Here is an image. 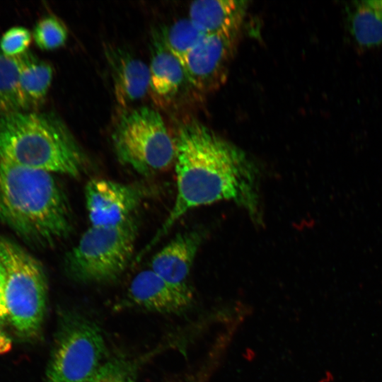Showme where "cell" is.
Listing matches in <instances>:
<instances>
[{
    "label": "cell",
    "mask_w": 382,
    "mask_h": 382,
    "mask_svg": "<svg viewBox=\"0 0 382 382\" xmlns=\"http://www.w3.org/2000/svg\"><path fill=\"white\" fill-rule=\"evenodd\" d=\"M175 141V202L139 257L149 252L183 215L198 207L232 202L253 221H262L259 172L243 150L196 121L182 126Z\"/></svg>",
    "instance_id": "cell-1"
},
{
    "label": "cell",
    "mask_w": 382,
    "mask_h": 382,
    "mask_svg": "<svg viewBox=\"0 0 382 382\" xmlns=\"http://www.w3.org/2000/svg\"><path fill=\"white\" fill-rule=\"evenodd\" d=\"M0 221L40 248L66 238L73 227L69 200L53 173L1 159Z\"/></svg>",
    "instance_id": "cell-2"
},
{
    "label": "cell",
    "mask_w": 382,
    "mask_h": 382,
    "mask_svg": "<svg viewBox=\"0 0 382 382\" xmlns=\"http://www.w3.org/2000/svg\"><path fill=\"white\" fill-rule=\"evenodd\" d=\"M0 159L17 166L79 177L84 154L65 124L52 113L0 114Z\"/></svg>",
    "instance_id": "cell-3"
},
{
    "label": "cell",
    "mask_w": 382,
    "mask_h": 382,
    "mask_svg": "<svg viewBox=\"0 0 382 382\" xmlns=\"http://www.w3.org/2000/svg\"><path fill=\"white\" fill-rule=\"evenodd\" d=\"M0 262L5 273L8 322L20 337L35 338L46 310L47 284L43 267L30 253L6 238H0Z\"/></svg>",
    "instance_id": "cell-4"
},
{
    "label": "cell",
    "mask_w": 382,
    "mask_h": 382,
    "mask_svg": "<svg viewBox=\"0 0 382 382\" xmlns=\"http://www.w3.org/2000/svg\"><path fill=\"white\" fill-rule=\"evenodd\" d=\"M137 234L133 217L114 226H90L66 255V272L74 280L83 283L116 280L131 260Z\"/></svg>",
    "instance_id": "cell-5"
},
{
    "label": "cell",
    "mask_w": 382,
    "mask_h": 382,
    "mask_svg": "<svg viewBox=\"0 0 382 382\" xmlns=\"http://www.w3.org/2000/svg\"><path fill=\"white\" fill-rule=\"evenodd\" d=\"M112 138L120 162L141 175L161 173L175 163V138L154 109L141 107L124 113Z\"/></svg>",
    "instance_id": "cell-6"
},
{
    "label": "cell",
    "mask_w": 382,
    "mask_h": 382,
    "mask_svg": "<svg viewBox=\"0 0 382 382\" xmlns=\"http://www.w3.org/2000/svg\"><path fill=\"white\" fill-rule=\"evenodd\" d=\"M105 342L93 321L76 313L62 316L45 382H86L101 366Z\"/></svg>",
    "instance_id": "cell-7"
},
{
    "label": "cell",
    "mask_w": 382,
    "mask_h": 382,
    "mask_svg": "<svg viewBox=\"0 0 382 382\" xmlns=\"http://www.w3.org/2000/svg\"><path fill=\"white\" fill-rule=\"evenodd\" d=\"M236 37L237 34L205 35L182 63L189 84L205 93L224 85Z\"/></svg>",
    "instance_id": "cell-8"
},
{
    "label": "cell",
    "mask_w": 382,
    "mask_h": 382,
    "mask_svg": "<svg viewBox=\"0 0 382 382\" xmlns=\"http://www.w3.org/2000/svg\"><path fill=\"white\" fill-rule=\"evenodd\" d=\"M139 185L95 178L85 187V200L91 226L121 224L131 218L144 198Z\"/></svg>",
    "instance_id": "cell-9"
},
{
    "label": "cell",
    "mask_w": 382,
    "mask_h": 382,
    "mask_svg": "<svg viewBox=\"0 0 382 382\" xmlns=\"http://www.w3.org/2000/svg\"><path fill=\"white\" fill-rule=\"evenodd\" d=\"M202 239L197 230L176 235L153 257L150 269L174 286L191 291L188 279Z\"/></svg>",
    "instance_id": "cell-10"
},
{
    "label": "cell",
    "mask_w": 382,
    "mask_h": 382,
    "mask_svg": "<svg viewBox=\"0 0 382 382\" xmlns=\"http://www.w3.org/2000/svg\"><path fill=\"white\" fill-rule=\"evenodd\" d=\"M129 294L137 305L161 313L183 311L192 300L191 291L174 286L151 269L142 270L134 277Z\"/></svg>",
    "instance_id": "cell-11"
},
{
    "label": "cell",
    "mask_w": 382,
    "mask_h": 382,
    "mask_svg": "<svg viewBox=\"0 0 382 382\" xmlns=\"http://www.w3.org/2000/svg\"><path fill=\"white\" fill-rule=\"evenodd\" d=\"M106 51L118 103L125 107L144 97L150 86L149 67L122 49Z\"/></svg>",
    "instance_id": "cell-12"
},
{
    "label": "cell",
    "mask_w": 382,
    "mask_h": 382,
    "mask_svg": "<svg viewBox=\"0 0 382 382\" xmlns=\"http://www.w3.org/2000/svg\"><path fill=\"white\" fill-rule=\"evenodd\" d=\"M247 3L236 0L195 1L190 4L188 18L205 35L238 34Z\"/></svg>",
    "instance_id": "cell-13"
},
{
    "label": "cell",
    "mask_w": 382,
    "mask_h": 382,
    "mask_svg": "<svg viewBox=\"0 0 382 382\" xmlns=\"http://www.w3.org/2000/svg\"><path fill=\"white\" fill-rule=\"evenodd\" d=\"M149 73V88L160 103L173 100L184 83H188L182 63L168 50L159 34L155 35L151 45Z\"/></svg>",
    "instance_id": "cell-14"
},
{
    "label": "cell",
    "mask_w": 382,
    "mask_h": 382,
    "mask_svg": "<svg viewBox=\"0 0 382 382\" xmlns=\"http://www.w3.org/2000/svg\"><path fill=\"white\" fill-rule=\"evenodd\" d=\"M52 66L29 52L21 55L18 84L25 111L44 101L52 80Z\"/></svg>",
    "instance_id": "cell-15"
},
{
    "label": "cell",
    "mask_w": 382,
    "mask_h": 382,
    "mask_svg": "<svg viewBox=\"0 0 382 382\" xmlns=\"http://www.w3.org/2000/svg\"><path fill=\"white\" fill-rule=\"evenodd\" d=\"M349 33L360 47H372L382 44V11L367 1H354L346 6Z\"/></svg>",
    "instance_id": "cell-16"
},
{
    "label": "cell",
    "mask_w": 382,
    "mask_h": 382,
    "mask_svg": "<svg viewBox=\"0 0 382 382\" xmlns=\"http://www.w3.org/2000/svg\"><path fill=\"white\" fill-rule=\"evenodd\" d=\"M21 56L10 57L0 50V114L25 111L18 76Z\"/></svg>",
    "instance_id": "cell-17"
},
{
    "label": "cell",
    "mask_w": 382,
    "mask_h": 382,
    "mask_svg": "<svg viewBox=\"0 0 382 382\" xmlns=\"http://www.w3.org/2000/svg\"><path fill=\"white\" fill-rule=\"evenodd\" d=\"M168 50L183 63L187 54L205 35L189 18L179 20L159 34Z\"/></svg>",
    "instance_id": "cell-18"
},
{
    "label": "cell",
    "mask_w": 382,
    "mask_h": 382,
    "mask_svg": "<svg viewBox=\"0 0 382 382\" xmlns=\"http://www.w3.org/2000/svg\"><path fill=\"white\" fill-rule=\"evenodd\" d=\"M33 37L37 46L42 50H53L63 46L68 37L64 24L57 17L49 16L36 24Z\"/></svg>",
    "instance_id": "cell-19"
},
{
    "label": "cell",
    "mask_w": 382,
    "mask_h": 382,
    "mask_svg": "<svg viewBox=\"0 0 382 382\" xmlns=\"http://www.w3.org/2000/svg\"><path fill=\"white\" fill-rule=\"evenodd\" d=\"M33 35L25 28L15 26L7 30L0 39V50L6 56L15 57L27 52Z\"/></svg>",
    "instance_id": "cell-20"
},
{
    "label": "cell",
    "mask_w": 382,
    "mask_h": 382,
    "mask_svg": "<svg viewBox=\"0 0 382 382\" xmlns=\"http://www.w3.org/2000/svg\"><path fill=\"white\" fill-rule=\"evenodd\" d=\"M132 366L127 362L115 359L102 364L86 382H134Z\"/></svg>",
    "instance_id": "cell-21"
},
{
    "label": "cell",
    "mask_w": 382,
    "mask_h": 382,
    "mask_svg": "<svg viewBox=\"0 0 382 382\" xmlns=\"http://www.w3.org/2000/svg\"><path fill=\"white\" fill-rule=\"evenodd\" d=\"M8 322V315L5 296V273L0 262V326Z\"/></svg>",
    "instance_id": "cell-22"
},
{
    "label": "cell",
    "mask_w": 382,
    "mask_h": 382,
    "mask_svg": "<svg viewBox=\"0 0 382 382\" xmlns=\"http://www.w3.org/2000/svg\"><path fill=\"white\" fill-rule=\"evenodd\" d=\"M12 346L11 340L0 328V354L8 352Z\"/></svg>",
    "instance_id": "cell-23"
},
{
    "label": "cell",
    "mask_w": 382,
    "mask_h": 382,
    "mask_svg": "<svg viewBox=\"0 0 382 382\" xmlns=\"http://www.w3.org/2000/svg\"><path fill=\"white\" fill-rule=\"evenodd\" d=\"M366 1L370 5L382 11V0H366Z\"/></svg>",
    "instance_id": "cell-24"
}]
</instances>
